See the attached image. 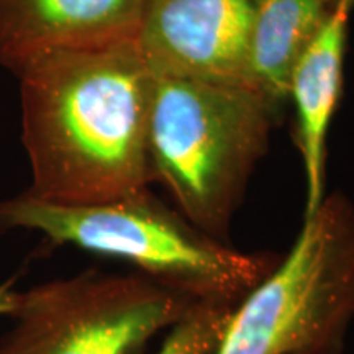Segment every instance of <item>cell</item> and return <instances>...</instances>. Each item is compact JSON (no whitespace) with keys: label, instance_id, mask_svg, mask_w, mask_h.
Returning a JSON list of instances; mask_svg holds the SVG:
<instances>
[{"label":"cell","instance_id":"277c9868","mask_svg":"<svg viewBox=\"0 0 354 354\" xmlns=\"http://www.w3.org/2000/svg\"><path fill=\"white\" fill-rule=\"evenodd\" d=\"M354 322V209L325 197L289 253L234 305L215 354H342Z\"/></svg>","mask_w":354,"mask_h":354},{"label":"cell","instance_id":"7c38bea8","mask_svg":"<svg viewBox=\"0 0 354 354\" xmlns=\"http://www.w3.org/2000/svg\"><path fill=\"white\" fill-rule=\"evenodd\" d=\"M354 7V0H333V8H343V10L351 12Z\"/></svg>","mask_w":354,"mask_h":354},{"label":"cell","instance_id":"8fae6325","mask_svg":"<svg viewBox=\"0 0 354 354\" xmlns=\"http://www.w3.org/2000/svg\"><path fill=\"white\" fill-rule=\"evenodd\" d=\"M19 292L13 286V281L0 284V317H12L19 300Z\"/></svg>","mask_w":354,"mask_h":354},{"label":"cell","instance_id":"3957f363","mask_svg":"<svg viewBox=\"0 0 354 354\" xmlns=\"http://www.w3.org/2000/svg\"><path fill=\"white\" fill-rule=\"evenodd\" d=\"M148 156L154 183L196 227L227 241L268 148L272 105L246 84L153 74Z\"/></svg>","mask_w":354,"mask_h":354},{"label":"cell","instance_id":"7a4b0ae2","mask_svg":"<svg viewBox=\"0 0 354 354\" xmlns=\"http://www.w3.org/2000/svg\"><path fill=\"white\" fill-rule=\"evenodd\" d=\"M0 228L120 259L194 304L236 305L279 263L210 236L149 189L92 205H57L25 192L0 202Z\"/></svg>","mask_w":354,"mask_h":354},{"label":"cell","instance_id":"8992f818","mask_svg":"<svg viewBox=\"0 0 354 354\" xmlns=\"http://www.w3.org/2000/svg\"><path fill=\"white\" fill-rule=\"evenodd\" d=\"M254 6L256 0H149L136 46L153 74L251 86Z\"/></svg>","mask_w":354,"mask_h":354},{"label":"cell","instance_id":"52a82bcc","mask_svg":"<svg viewBox=\"0 0 354 354\" xmlns=\"http://www.w3.org/2000/svg\"><path fill=\"white\" fill-rule=\"evenodd\" d=\"M149 0H0V64L19 71L48 53L136 41Z\"/></svg>","mask_w":354,"mask_h":354},{"label":"cell","instance_id":"6da1fadb","mask_svg":"<svg viewBox=\"0 0 354 354\" xmlns=\"http://www.w3.org/2000/svg\"><path fill=\"white\" fill-rule=\"evenodd\" d=\"M17 76L28 196L92 205L149 189L154 76L136 41L48 53Z\"/></svg>","mask_w":354,"mask_h":354},{"label":"cell","instance_id":"5b68a950","mask_svg":"<svg viewBox=\"0 0 354 354\" xmlns=\"http://www.w3.org/2000/svg\"><path fill=\"white\" fill-rule=\"evenodd\" d=\"M194 305L136 271L86 269L19 292L0 354H143Z\"/></svg>","mask_w":354,"mask_h":354},{"label":"cell","instance_id":"ba28073f","mask_svg":"<svg viewBox=\"0 0 354 354\" xmlns=\"http://www.w3.org/2000/svg\"><path fill=\"white\" fill-rule=\"evenodd\" d=\"M349 12L333 8L290 74L289 95L297 110V145L305 174V216L325 201L326 133L343 82Z\"/></svg>","mask_w":354,"mask_h":354},{"label":"cell","instance_id":"30bf717a","mask_svg":"<svg viewBox=\"0 0 354 354\" xmlns=\"http://www.w3.org/2000/svg\"><path fill=\"white\" fill-rule=\"evenodd\" d=\"M234 305L196 304L167 331L154 354H215Z\"/></svg>","mask_w":354,"mask_h":354},{"label":"cell","instance_id":"9c48e42d","mask_svg":"<svg viewBox=\"0 0 354 354\" xmlns=\"http://www.w3.org/2000/svg\"><path fill=\"white\" fill-rule=\"evenodd\" d=\"M333 10V0H256L248 81L272 105L289 97L290 74Z\"/></svg>","mask_w":354,"mask_h":354}]
</instances>
